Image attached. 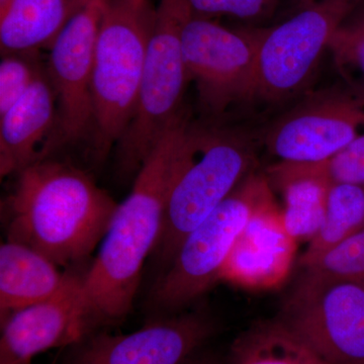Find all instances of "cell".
<instances>
[{
	"label": "cell",
	"mask_w": 364,
	"mask_h": 364,
	"mask_svg": "<svg viewBox=\"0 0 364 364\" xmlns=\"http://www.w3.org/2000/svg\"><path fill=\"white\" fill-rule=\"evenodd\" d=\"M156 9L149 0H109L92 71L93 150L104 159L135 114Z\"/></svg>",
	"instance_id": "obj_3"
},
{
	"label": "cell",
	"mask_w": 364,
	"mask_h": 364,
	"mask_svg": "<svg viewBox=\"0 0 364 364\" xmlns=\"http://www.w3.org/2000/svg\"><path fill=\"white\" fill-rule=\"evenodd\" d=\"M330 364H364V282L305 272L277 316Z\"/></svg>",
	"instance_id": "obj_8"
},
{
	"label": "cell",
	"mask_w": 364,
	"mask_h": 364,
	"mask_svg": "<svg viewBox=\"0 0 364 364\" xmlns=\"http://www.w3.org/2000/svg\"><path fill=\"white\" fill-rule=\"evenodd\" d=\"M215 330L213 318L198 311L159 316L129 334L90 335L68 348L64 364H182Z\"/></svg>",
	"instance_id": "obj_12"
},
{
	"label": "cell",
	"mask_w": 364,
	"mask_h": 364,
	"mask_svg": "<svg viewBox=\"0 0 364 364\" xmlns=\"http://www.w3.org/2000/svg\"><path fill=\"white\" fill-rule=\"evenodd\" d=\"M39 51L9 53L0 62V116L26 95L44 73Z\"/></svg>",
	"instance_id": "obj_22"
},
{
	"label": "cell",
	"mask_w": 364,
	"mask_h": 364,
	"mask_svg": "<svg viewBox=\"0 0 364 364\" xmlns=\"http://www.w3.org/2000/svg\"><path fill=\"white\" fill-rule=\"evenodd\" d=\"M117 205L83 170L45 158L18 173L4 203L7 240L72 267L102 243Z\"/></svg>",
	"instance_id": "obj_2"
},
{
	"label": "cell",
	"mask_w": 364,
	"mask_h": 364,
	"mask_svg": "<svg viewBox=\"0 0 364 364\" xmlns=\"http://www.w3.org/2000/svg\"><path fill=\"white\" fill-rule=\"evenodd\" d=\"M82 279L70 272L58 293L0 322V364L28 363L43 352L70 348L90 336L80 310Z\"/></svg>",
	"instance_id": "obj_13"
},
{
	"label": "cell",
	"mask_w": 364,
	"mask_h": 364,
	"mask_svg": "<svg viewBox=\"0 0 364 364\" xmlns=\"http://www.w3.org/2000/svg\"><path fill=\"white\" fill-rule=\"evenodd\" d=\"M256 142L249 134L196 127L195 143L170 193L154 253L163 272L182 241L252 173Z\"/></svg>",
	"instance_id": "obj_4"
},
{
	"label": "cell",
	"mask_w": 364,
	"mask_h": 364,
	"mask_svg": "<svg viewBox=\"0 0 364 364\" xmlns=\"http://www.w3.org/2000/svg\"><path fill=\"white\" fill-rule=\"evenodd\" d=\"M265 176L284 198L282 212L287 231L296 242L312 240L324 221L331 184L311 163L277 162L268 167Z\"/></svg>",
	"instance_id": "obj_17"
},
{
	"label": "cell",
	"mask_w": 364,
	"mask_h": 364,
	"mask_svg": "<svg viewBox=\"0 0 364 364\" xmlns=\"http://www.w3.org/2000/svg\"><path fill=\"white\" fill-rule=\"evenodd\" d=\"M226 364H330L279 318L261 321L234 340Z\"/></svg>",
	"instance_id": "obj_19"
},
{
	"label": "cell",
	"mask_w": 364,
	"mask_h": 364,
	"mask_svg": "<svg viewBox=\"0 0 364 364\" xmlns=\"http://www.w3.org/2000/svg\"><path fill=\"white\" fill-rule=\"evenodd\" d=\"M257 42V28L231 30L213 18L189 20L182 51L205 114L222 116L235 105L255 100Z\"/></svg>",
	"instance_id": "obj_9"
},
{
	"label": "cell",
	"mask_w": 364,
	"mask_h": 364,
	"mask_svg": "<svg viewBox=\"0 0 364 364\" xmlns=\"http://www.w3.org/2000/svg\"><path fill=\"white\" fill-rule=\"evenodd\" d=\"M20 364H33V361H28V363H23Z\"/></svg>",
	"instance_id": "obj_29"
},
{
	"label": "cell",
	"mask_w": 364,
	"mask_h": 364,
	"mask_svg": "<svg viewBox=\"0 0 364 364\" xmlns=\"http://www.w3.org/2000/svg\"><path fill=\"white\" fill-rule=\"evenodd\" d=\"M193 16L189 0H160L135 114L117 144V164L124 176L138 173L151 151L183 112L182 100L189 79L182 36Z\"/></svg>",
	"instance_id": "obj_5"
},
{
	"label": "cell",
	"mask_w": 364,
	"mask_h": 364,
	"mask_svg": "<svg viewBox=\"0 0 364 364\" xmlns=\"http://www.w3.org/2000/svg\"><path fill=\"white\" fill-rule=\"evenodd\" d=\"M299 267L334 279L364 282V228Z\"/></svg>",
	"instance_id": "obj_21"
},
{
	"label": "cell",
	"mask_w": 364,
	"mask_h": 364,
	"mask_svg": "<svg viewBox=\"0 0 364 364\" xmlns=\"http://www.w3.org/2000/svg\"><path fill=\"white\" fill-rule=\"evenodd\" d=\"M107 1L81 0L50 48L47 72L56 93L59 142H79L92 133L93 61Z\"/></svg>",
	"instance_id": "obj_11"
},
{
	"label": "cell",
	"mask_w": 364,
	"mask_h": 364,
	"mask_svg": "<svg viewBox=\"0 0 364 364\" xmlns=\"http://www.w3.org/2000/svg\"><path fill=\"white\" fill-rule=\"evenodd\" d=\"M314 1L318 2H347V4H350L352 6H356L361 1V0H314Z\"/></svg>",
	"instance_id": "obj_27"
},
{
	"label": "cell",
	"mask_w": 364,
	"mask_h": 364,
	"mask_svg": "<svg viewBox=\"0 0 364 364\" xmlns=\"http://www.w3.org/2000/svg\"><path fill=\"white\" fill-rule=\"evenodd\" d=\"M312 164L330 184L364 186V133L331 157Z\"/></svg>",
	"instance_id": "obj_25"
},
{
	"label": "cell",
	"mask_w": 364,
	"mask_h": 364,
	"mask_svg": "<svg viewBox=\"0 0 364 364\" xmlns=\"http://www.w3.org/2000/svg\"><path fill=\"white\" fill-rule=\"evenodd\" d=\"M364 129V90L345 83L309 95L269 127L268 152L277 162L317 163L343 149Z\"/></svg>",
	"instance_id": "obj_10"
},
{
	"label": "cell",
	"mask_w": 364,
	"mask_h": 364,
	"mask_svg": "<svg viewBox=\"0 0 364 364\" xmlns=\"http://www.w3.org/2000/svg\"><path fill=\"white\" fill-rule=\"evenodd\" d=\"M360 21H361V23H363V25H364V16H363V18H360Z\"/></svg>",
	"instance_id": "obj_30"
},
{
	"label": "cell",
	"mask_w": 364,
	"mask_h": 364,
	"mask_svg": "<svg viewBox=\"0 0 364 364\" xmlns=\"http://www.w3.org/2000/svg\"><path fill=\"white\" fill-rule=\"evenodd\" d=\"M193 16L213 18L229 16L246 23L268 20L279 9L280 0H189Z\"/></svg>",
	"instance_id": "obj_24"
},
{
	"label": "cell",
	"mask_w": 364,
	"mask_h": 364,
	"mask_svg": "<svg viewBox=\"0 0 364 364\" xmlns=\"http://www.w3.org/2000/svg\"><path fill=\"white\" fill-rule=\"evenodd\" d=\"M57 97L47 69L18 102L0 116V173H20L48 158L58 128Z\"/></svg>",
	"instance_id": "obj_15"
},
{
	"label": "cell",
	"mask_w": 364,
	"mask_h": 364,
	"mask_svg": "<svg viewBox=\"0 0 364 364\" xmlns=\"http://www.w3.org/2000/svg\"><path fill=\"white\" fill-rule=\"evenodd\" d=\"M364 228V186L331 184L328 189L324 221L310 241L299 264L337 245Z\"/></svg>",
	"instance_id": "obj_20"
},
{
	"label": "cell",
	"mask_w": 364,
	"mask_h": 364,
	"mask_svg": "<svg viewBox=\"0 0 364 364\" xmlns=\"http://www.w3.org/2000/svg\"><path fill=\"white\" fill-rule=\"evenodd\" d=\"M11 0H0V9L6 6Z\"/></svg>",
	"instance_id": "obj_28"
},
{
	"label": "cell",
	"mask_w": 364,
	"mask_h": 364,
	"mask_svg": "<svg viewBox=\"0 0 364 364\" xmlns=\"http://www.w3.org/2000/svg\"><path fill=\"white\" fill-rule=\"evenodd\" d=\"M329 50L345 83L364 90V25L340 26L333 36Z\"/></svg>",
	"instance_id": "obj_23"
},
{
	"label": "cell",
	"mask_w": 364,
	"mask_h": 364,
	"mask_svg": "<svg viewBox=\"0 0 364 364\" xmlns=\"http://www.w3.org/2000/svg\"><path fill=\"white\" fill-rule=\"evenodd\" d=\"M269 188L265 174L252 172L186 236L151 289L148 309L153 318L182 312L220 282L235 244Z\"/></svg>",
	"instance_id": "obj_6"
},
{
	"label": "cell",
	"mask_w": 364,
	"mask_h": 364,
	"mask_svg": "<svg viewBox=\"0 0 364 364\" xmlns=\"http://www.w3.org/2000/svg\"><path fill=\"white\" fill-rule=\"evenodd\" d=\"M81 0H11L0 9L1 54L51 48Z\"/></svg>",
	"instance_id": "obj_18"
},
{
	"label": "cell",
	"mask_w": 364,
	"mask_h": 364,
	"mask_svg": "<svg viewBox=\"0 0 364 364\" xmlns=\"http://www.w3.org/2000/svg\"><path fill=\"white\" fill-rule=\"evenodd\" d=\"M195 136L196 126L183 111L146 158L130 195L117 205L97 257L83 274L80 310L90 335L131 312L144 264L161 236L170 193Z\"/></svg>",
	"instance_id": "obj_1"
},
{
	"label": "cell",
	"mask_w": 364,
	"mask_h": 364,
	"mask_svg": "<svg viewBox=\"0 0 364 364\" xmlns=\"http://www.w3.org/2000/svg\"><path fill=\"white\" fill-rule=\"evenodd\" d=\"M182 364H226L222 363L219 358H215L214 354L207 353V352H196L188 360Z\"/></svg>",
	"instance_id": "obj_26"
},
{
	"label": "cell",
	"mask_w": 364,
	"mask_h": 364,
	"mask_svg": "<svg viewBox=\"0 0 364 364\" xmlns=\"http://www.w3.org/2000/svg\"><path fill=\"white\" fill-rule=\"evenodd\" d=\"M296 244L284 227L270 186L235 244L220 282L250 289H275L291 272Z\"/></svg>",
	"instance_id": "obj_14"
},
{
	"label": "cell",
	"mask_w": 364,
	"mask_h": 364,
	"mask_svg": "<svg viewBox=\"0 0 364 364\" xmlns=\"http://www.w3.org/2000/svg\"><path fill=\"white\" fill-rule=\"evenodd\" d=\"M347 2H311L286 21L257 28L256 97L282 102L303 92L333 36L354 9Z\"/></svg>",
	"instance_id": "obj_7"
},
{
	"label": "cell",
	"mask_w": 364,
	"mask_h": 364,
	"mask_svg": "<svg viewBox=\"0 0 364 364\" xmlns=\"http://www.w3.org/2000/svg\"><path fill=\"white\" fill-rule=\"evenodd\" d=\"M25 244L6 240L0 246V322L58 293L71 272Z\"/></svg>",
	"instance_id": "obj_16"
}]
</instances>
